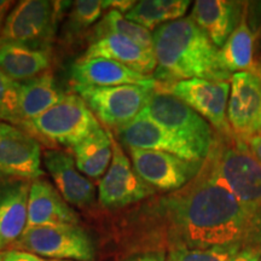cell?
<instances>
[{"mask_svg": "<svg viewBox=\"0 0 261 261\" xmlns=\"http://www.w3.org/2000/svg\"><path fill=\"white\" fill-rule=\"evenodd\" d=\"M123 252L237 248L261 252V226L205 166L177 191L136 204L115 224Z\"/></svg>", "mask_w": 261, "mask_h": 261, "instance_id": "6da1fadb", "label": "cell"}, {"mask_svg": "<svg viewBox=\"0 0 261 261\" xmlns=\"http://www.w3.org/2000/svg\"><path fill=\"white\" fill-rule=\"evenodd\" d=\"M152 38L158 63L152 77L159 84L190 79L231 81L232 74L224 69L219 48L191 17L160 25Z\"/></svg>", "mask_w": 261, "mask_h": 261, "instance_id": "7a4b0ae2", "label": "cell"}, {"mask_svg": "<svg viewBox=\"0 0 261 261\" xmlns=\"http://www.w3.org/2000/svg\"><path fill=\"white\" fill-rule=\"evenodd\" d=\"M203 165L261 226V163L246 143L217 135Z\"/></svg>", "mask_w": 261, "mask_h": 261, "instance_id": "3957f363", "label": "cell"}, {"mask_svg": "<svg viewBox=\"0 0 261 261\" xmlns=\"http://www.w3.org/2000/svg\"><path fill=\"white\" fill-rule=\"evenodd\" d=\"M100 123L89 106L76 93H65L62 99L24 130L37 139L73 149L99 128Z\"/></svg>", "mask_w": 261, "mask_h": 261, "instance_id": "277c9868", "label": "cell"}, {"mask_svg": "<svg viewBox=\"0 0 261 261\" xmlns=\"http://www.w3.org/2000/svg\"><path fill=\"white\" fill-rule=\"evenodd\" d=\"M11 249L54 260L91 261L96 255L92 238L79 224L25 227Z\"/></svg>", "mask_w": 261, "mask_h": 261, "instance_id": "5b68a950", "label": "cell"}, {"mask_svg": "<svg viewBox=\"0 0 261 261\" xmlns=\"http://www.w3.org/2000/svg\"><path fill=\"white\" fill-rule=\"evenodd\" d=\"M67 3L23 0L12 8L0 34V42H18L51 50L58 21Z\"/></svg>", "mask_w": 261, "mask_h": 261, "instance_id": "8992f818", "label": "cell"}, {"mask_svg": "<svg viewBox=\"0 0 261 261\" xmlns=\"http://www.w3.org/2000/svg\"><path fill=\"white\" fill-rule=\"evenodd\" d=\"M143 113L191 144L203 160L210 154L215 140L211 123L167 91L156 86Z\"/></svg>", "mask_w": 261, "mask_h": 261, "instance_id": "52a82bcc", "label": "cell"}, {"mask_svg": "<svg viewBox=\"0 0 261 261\" xmlns=\"http://www.w3.org/2000/svg\"><path fill=\"white\" fill-rule=\"evenodd\" d=\"M156 85H121L112 87L73 86L92 113L107 128L117 129L143 112Z\"/></svg>", "mask_w": 261, "mask_h": 261, "instance_id": "ba28073f", "label": "cell"}, {"mask_svg": "<svg viewBox=\"0 0 261 261\" xmlns=\"http://www.w3.org/2000/svg\"><path fill=\"white\" fill-rule=\"evenodd\" d=\"M113 158L109 168L98 184V201L108 210H121L136 205L158 194L140 178L126 155L122 145L110 129Z\"/></svg>", "mask_w": 261, "mask_h": 261, "instance_id": "9c48e42d", "label": "cell"}, {"mask_svg": "<svg viewBox=\"0 0 261 261\" xmlns=\"http://www.w3.org/2000/svg\"><path fill=\"white\" fill-rule=\"evenodd\" d=\"M230 83L190 79L178 81L172 85L158 83V86L177 97L196 113L200 114L205 121L210 122L211 126L217 129L218 135L232 138L233 135L227 121Z\"/></svg>", "mask_w": 261, "mask_h": 261, "instance_id": "30bf717a", "label": "cell"}, {"mask_svg": "<svg viewBox=\"0 0 261 261\" xmlns=\"http://www.w3.org/2000/svg\"><path fill=\"white\" fill-rule=\"evenodd\" d=\"M227 121L234 138L244 143L261 132V64L231 77Z\"/></svg>", "mask_w": 261, "mask_h": 261, "instance_id": "8fae6325", "label": "cell"}, {"mask_svg": "<svg viewBox=\"0 0 261 261\" xmlns=\"http://www.w3.org/2000/svg\"><path fill=\"white\" fill-rule=\"evenodd\" d=\"M136 172L156 191L173 192L184 188L201 171L203 161H191L156 150L127 149Z\"/></svg>", "mask_w": 261, "mask_h": 261, "instance_id": "7c38bea8", "label": "cell"}, {"mask_svg": "<svg viewBox=\"0 0 261 261\" xmlns=\"http://www.w3.org/2000/svg\"><path fill=\"white\" fill-rule=\"evenodd\" d=\"M41 146L27 130L0 122V180H35L44 177Z\"/></svg>", "mask_w": 261, "mask_h": 261, "instance_id": "4fadbf2b", "label": "cell"}, {"mask_svg": "<svg viewBox=\"0 0 261 261\" xmlns=\"http://www.w3.org/2000/svg\"><path fill=\"white\" fill-rule=\"evenodd\" d=\"M115 133L120 144L127 149L156 150L191 161H204L194 146L143 112L129 123L115 129Z\"/></svg>", "mask_w": 261, "mask_h": 261, "instance_id": "5bb4252c", "label": "cell"}, {"mask_svg": "<svg viewBox=\"0 0 261 261\" xmlns=\"http://www.w3.org/2000/svg\"><path fill=\"white\" fill-rule=\"evenodd\" d=\"M45 167L56 189L68 204L86 208L96 202V187L79 171L74 156L63 150H46L42 155Z\"/></svg>", "mask_w": 261, "mask_h": 261, "instance_id": "9a60e30c", "label": "cell"}, {"mask_svg": "<svg viewBox=\"0 0 261 261\" xmlns=\"http://www.w3.org/2000/svg\"><path fill=\"white\" fill-rule=\"evenodd\" d=\"M31 180H0V253L10 250L24 232Z\"/></svg>", "mask_w": 261, "mask_h": 261, "instance_id": "2e32d148", "label": "cell"}, {"mask_svg": "<svg viewBox=\"0 0 261 261\" xmlns=\"http://www.w3.org/2000/svg\"><path fill=\"white\" fill-rule=\"evenodd\" d=\"M73 86L112 87L121 85H156L152 76L143 75L119 62L107 58H79L70 70Z\"/></svg>", "mask_w": 261, "mask_h": 261, "instance_id": "e0dca14e", "label": "cell"}, {"mask_svg": "<svg viewBox=\"0 0 261 261\" xmlns=\"http://www.w3.org/2000/svg\"><path fill=\"white\" fill-rule=\"evenodd\" d=\"M79 215L46 179L32 181L28 197L27 227L79 224Z\"/></svg>", "mask_w": 261, "mask_h": 261, "instance_id": "ac0fdd59", "label": "cell"}, {"mask_svg": "<svg viewBox=\"0 0 261 261\" xmlns=\"http://www.w3.org/2000/svg\"><path fill=\"white\" fill-rule=\"evenodd\" d=\"M97 57L119 62L148 76H152L158 67L155 52L117 34H106L91 40L83 58Z\"/></svg>", "mask_w": 261, "mask_h": 261, "instance_id": "d6986e66", "label": "cell"}, {"mask_svg": "<svg viewBox=\"0 0 261 261\" xmlns=\"http://www.w3.org/2000/svg\"><path fill=\"white\" fill-rule=\"evenodd\" d=\"M241 15V3L227 0H197L190 17L220 48L237 27Z\"/></svg>", "mask_w": 261, "mask_h": 261, "instance_id": "ffe728a7", "label": "cell"}, {"mask_svg": "<svg viewBox=\"0 0 261 261\" xmlns=\"http://www.w3.org/2000/svg\"><path fill=\"white\" fill-rule=\"evenodd\" d=\"M51 64V50L18 42H0V68L16 83H24L46 73Z\"/></svg>", "mask_w": 261, "mask_h": 261, "instance_id": "44dd1931", "label": "cell"}, {"mask_svg": "<svg viewBox=\"0 0 261 261\" xmlns=\"http://www.w3.org/2000/svg\"><path fill=\"white\" fill-rule=\"evenodd\" d=\"M21 128L57 104L65 93L58 90L51 70L24 83H18Z\"/></svg>", "mask_w": 261, "mask_h": 261, "instance_id": "7402d4cb", "label": "cell"}, {"mask_svg": "<svg viewBox=\"0 0 261 261\" xmlns=\"http://www.w3.org/2000/svg\"><path fill=\"white\" fill-rule=\"evenodd\" d=\"M76 167L87 178L98 179L108 171L113 158L110 129L99 127L73 148Z\"/></svg>", "mask_w": 261, "mask_h": 261, "instance_id": "603a6c76", "label": "cell"}, {"mask_svg": "<svg viewBox=\"0 0 261 261\" xmlns=\"http://www.w3.org/2000/svg\"><path fill=\"white\" fill-rule=\"evenodd\" d=\"M253 55L254 35L248 25L247 10L244 9L237 27L219 50V58L224 69L233 75L250 69L255 64Z\"/></svg>", "mask_w": 261, "mask_h": 261, "instance_id": "cb8c5ba5", "label": "cell"}, {"mask_svg": "<svg viewBox=\"0 0 261 261\" xmlns=\"http://www.w3.org/2000/svg\"><path fill=\"white\" fill-rule=\"evenodd\" d=\"M191 3L189 0H143L125 15L126 18L154 32L160 25L184 17Z\"/></svg>", "mask_w": 261, "mask_h": 261, "instance_id": "d4e9b609", "label": "cell"}, {"mask_svg": "<svg viewBox=\"0 0 261 261\" xmlns=\"http://www.w3.org/2000/svg\"><path fill=\"white\" fill-rule=\"evenodd\" d=\"M106 34H117L137 42L146 50L154 51L152 32L126 18V16L116 10H108L96 27L91 32V38L96 39Z\"/></svg>", "mask_w": 261, "mask_h": 261, "instance_id": "484cf974", "label": "cell"}, {"mask_svg": "<svg viewBox=\"0 0 261 261\" xmlns=\"http://www.w3.org/2000/svg\"><path fill=\"white\" fill-rule=\"evenodd\" d=\"M104 10H107L106 0H77L71 3L65 27L68 37L73 38L86 32L103 17Z\"/></svg>", "mask_w": 261, "mask_h": 261, "instance_id": "4316f807", "label": "cell"}, {"mask_svg": "<svg viewBox=\"0 0 261 261\" xmlns=\"http://www.w3.org/2000/svg\"><path fill=\"white\" fill-rule=\"evenodd\" d=\"M0 119L21 128L18 83L11 80L0 68Z\"/></svg>", "mask_w": 261, "mask_h": 261, "instance_id": "83f0119b", "label": "cell"}, {"mask_svg": "<svg viewBox=\"0 0 261 261\" xmlns=\"http://www.w3.org/2000/svg\"><path fill=\"white\" fill-rule=\"evenodd\" d=\"M240 252L237 248L179 249L169 252L166 261H231Z\"/></svg>", "mask_w": 261, "mask_h": 261, "instance_id": "f1b7e54d", "label": "cell"}, {"mask_svg": "<svg viewBox=\"0 0 261 261\" xmlns=\"http://www.w3.org/2000/svg\"><path fill=\"white\" fill-rule=\"evenodd\" d=\"M3 261H68V260H54V259H46L35 254L22 252V250H6L3 252Z\"/></svg>", "mask_w": 261, "mask_h": 261, "instance_id": "f546056e", "label": "cell"}, {"mask_svg": "<svg viewBox=\"0 0 261 261\" xmlns=\"http://www.w3.org/2000/svg\"><path fill=\"white\" fill-rule=\"evenodd\" d=\"M167 253L165 252H144L127 255L122 261H166Z\"/></svg>", "mask_w": 261, "mask_h": 261, "instance_id": "4dcf8cb0", "label": "cell"}, {"mask_svg": "<svg viewBox=\"0 0 261 261\" xmlns=\"http://www.w3.org/2000/svg\"><path fill=\"white\" fill-rule=\"evenodd\" d=\"M136 3L137 2H133V0H106V6L107 9L116 10V11L126 15L135 6Z\"/></svg>", "mask_w": 261, "mask_h": 261, "instance_id": "1f68e13d", "label": "cell"}, {"mask_svg": "<svg viewBox=\"0 0 261 261\" xmlns=\"http://www.w3.org/2000/svg\"><path fill=\"white\" fill-rule=\"evenodd\" d=\"M246 144L248 145V149L252 152L254 158L261 163V132L257 133L255 136L250 137V138L246 142Z\"/></svg>", "mask_w": 261, "mask_h": 261, "instance_id": "d6a6232c", "label": "cell"}, {"mask_svg": "<svg viewBox=\"0 0 261 261\" xmlns=\"http://www.w3.org/2000/svg\"><path fill=\"white\" fill-rule=\"evenodd\" d=\"M260 256L261 252L259 250L246 249L238 253L231 261H260Z\"/></svg>", "mask_w": 261, "mask_h": 261, "instance_id": "836d02e7", "label": "cell"}, {"mask_svg": "<svg viewBox=\"0 0 261 261\" xmlns=\"http://www.w3.org/2000/svg\"><path fill=\"white\" fill-rule=\"evenodd\" d=\"M15 5V2H8V0H0V34L4 28L5 21L8 18L9 11L11 6Z\"/></svg>", "mask_w": 261, "mask_h": 261, "instance_id": "e575fe53", "label": "cell"}, {"mask_svg": "<svg viewBox=\"0 0 261 261\" xmlns=\"http://www.w3.org/2000/svg\"><path fill=\"white\" fill-rule=\"evenodd\" d=\"M0 261H3V254L0 253Z\"/></svg>", "mask_w": 261, "mask_h": 261, "instance_id": "d590c367", "label": "cell"}, {"mask_svg": "<svg viewBox=\"0 0 261 261\" xmlns=\"http://www.w3.org/2000/svg\"><path fill=\"white\" fill-rule=\"evenodd\" d=\"M260 261H261V260H260Z\"/></svg>", "mask_w": 261, "mask_h": 261, "instance_id": "8d00e7d4", "label": "cell"}]
</instances>
